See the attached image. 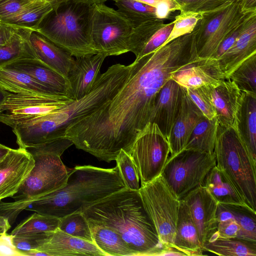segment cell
<instances>
[{"label":"cell","instance_id":"cell-1","mask_svg":"<svg viewBox=\"0 0 256 256\" xmlns=\"http://www.w3.org/2000/svg\"><path fill=\"white\" fill-rule=\"evenodd\" d=\"M131 64L128 79L113 98L70 124L64 136L77 148L108 162L121 150L129 154L149 122L159 92L184 62L175 50L163 46Z\"/></svg>","mask_w":256,"mask_h":256},{"label":"cell","instance_id":"cell-2","mask_svg":"<svg viewBox=\"0 0 256 256\" xmlns=\"http://www.w3.org/2000/svg\"><path fill=\"white\" fill-rule=\"evenodd\" d=\"M132 64H116L100 74L82 98L48 114L16 124L12 131L19 148H26L64 138L72 124L92 114L110 100L128 79Z\"/></svg>","mask_w":256,"mask_h":256},{"label":"cell","instance_id":"cell-3","mask_svg":"<svg viewBox=\"0 0 256 256\" xmlns=\"http://www.w3.org/2000/svg\"><path fill=\"white\" fill-rule=\"evenodd\" d=\"M82 213L88 222L117 232L135 256H158L163 247L138 190L125 188L88 206Z\"/></svg>","mask_w":256,"mask_h":256},{"label":"cell","instance_id":"cell-4","mask_svg":"<svg viewBox=\"0 0 256 256\" xmlns=\"http://www.w3.org/2000/svg\"><path fill=\"white\" fill-rule=\"evenodd\" d=\"M125 188L116 166H76L64 186L32 202L25 210L60 218L82 212L104 198Z\"/></svg>","mask_w":256,"mask_h":256},{"label":"cell","instance_id":"cell-5","mask_svg":"<svg viewBox=\"0 0 256 256\" xmlns=\"http://www.w3.org/2000/svg\"><path fill=\"white\" fill-rule=\"evenodd\" d=\"M72 144L70 140L61 138L26 148L34 160V166L11 197L14 202L0 200V216L11 224L32 202L64 186L69 171L60 156Z\"/></svg>","mask_w":256,"mask_h":256},{"label":"cell","instance_id":"cell-6","mask_svg":"<svg viewBox=\"0 0 256 256\" xmlns=\"http://www.w3.org/2000/svg\"><path fill=\"white\" fill-rule=\"evenodd\" d=\"M94 4L68 0L48 13L36 32L76 58L96 54L92 38Z\"/></svg>","mask_w":256,"mask_h":256},{"label":"cell","instance_id":"cell-7","mask_svg":"<svg viewBox=\"0 0 256 256\" xmlns=\"http://www.w3.org/2000/svg\"><path fill=\"white\" fill-rule=\"evenodd\" d=\"M214 155L217 168L244 203L256 212V162L236 128L218 124Z\"/></svg>","mask_w":256,"mask_h":256},{"label":"cell","instance_id":"cell-8","mask_svg":"<svg viewBox=\"0 0 256 256\" xmlns=\"http://www.w3.org/2000/svg\"><path fill=\"white\" fill-rule=\"evenodd\" d=\"M144 208L163 246H173L180 205L161 174L138 190Z\"/></svg>","mask_w":256,"mask_h":256},{"label":"cell","instance_id":"cell-9","mask_svg":"<svg viewBox=\"0 0 256 256\" xmlns=\"http://www.w3.org/2000/svg\"><path fill=\"white\" fill-rule=\"evenodd\" d=\"M215 166L214 153L184 149L168 157L161 175L180 200L188 192L202 185L206 175Z\"/></svg>","mask_w":256,"mask_h":256},{"label":"cell","instance_id":"cell-10","mask_svg":"<svg viewBox=\"0 0 256 256\" xmlns=\"http://www.w3.org/2000/svg\"><path fill=\"white\" fill-rule=\"evenodd\" d=\"M256 10H242V0L202 13L192 32L199 58H214L220 43L232 30Z\"/></svg>","mask_w":256,"mask_h":256},{"label":"cell","instance_id":"cell-11","mask_svg":"<svg viewBox=\"0 0 256 256\" xmlns=\"http://www.w3.org/2000/svg\"><path fill=\"white\" fill-rule=\"evenodd\" d=\"M132 24L117 10L104 4H94L92 38L97 52L108 56L129 52Z\"/></svg>","mask_w":256,"mask_h":256},{"label":"cell","instance_id":"cell-12","mask_svg":"<svg viewBox=\"0 0 256 256\" xmlns=\"http://www.w3.org/2000/svg\"><path fill=\"white\" fill-rule=\"evenodd\" d=\"M170 154L168 138L156 124L148 122L136 138L128 154L141 186L161 174Z\"/></svg>","mask_w":256,"mask_h":256},{"label":"cell","instance_id":"cell-13","mask_svg":"<svg viewBox=\"0 0 256 256\" xmlns=\"http://www.w3.org/2000/svg\"><path fill=\"white\" fill-rule=\"evenodd\" d=\"M73 100L62 95L10 92L0 108V122L12 128L18 124L51 113Z\"/></svg>","mask_w":256,"mask_h":256},{"label":"cell","instance_id":"cell-14","mask_svg":"<svg viewBox=\"0 0 256 256\" xmlns=\"http://www.w3.org/2000/svg\"><path fill=\"white\" fill-rule=\"evenodd\" d=\"M181 200L190 209L202 248L216 230L218 202L203 185L192 190Z\"/></svg>","mask_w":256,"mask_h":256},{"label":"cell","instance_id":"cell-15","mask_svg":"<svg viewBox=\"0 0 256 256\" xmlns=\"http://www.w3.org/2000/svg\"><path fill=\"white\" fill-rule=\"evenodd\" d=\"M34 164L32 156L26 148H10L0 160V200L18 192Z\"/></svg>","mask_w":256,"mask_h":256},{"label":"cell","instance_id":"cell-16","mask_svg":"<svg viewBox=\"0 0 256 256\" xmlns=\"http://www.w3.org/2000/svg\"><path fill=\"white\" fill-rule=\"evenodd\" d=\"M37 243L36 250L48 256H106L94 242L72 236L58 228L41 234Z\"/></svg>","mask_w":256,"mask_h":256},{"label":"cell","instance_id":"cell-17","mask_svg":"<svg viewBox=\"0 0 256 256\" xmlns=\"http://www.w3.org/2000/svg\"><path fill=\"white\" fill-rule=\"evenodd\" d=\"M171 78L185 88L216 86L226 79L214 58H198L175 72Z\"/></svg>","mask_w":256,"mask_h":256},{"label":"cell","instance_id":"cell-18","mask_svg":"<svg viewBox=\"0 0 256 256\" xmlns=\"http://www.w3.org/2000/svg\"><path fill=\"white\" fill-rule=\"evenodd\" d=\"M202 88L215 108L218 124L235 128L242 92L229 78L216 86H202Z\"/></svg>","mask_w":256,"mask_h":256},{"label":"cell","instance_id":"cell-19","mask_svg":"<svg viewBox=\"0 0 256 256\" xmlns=\"http://www.w3.org/2000/svg\"><path fill=\"white\" fill-rule=\"evenodd\" d=\"M184 88L172 78L159 92L149 122L156 124L168 138L180 112Z\"/></svg>","mask_w":256,"mask_h":256},{"label":"cell","instance_id":"cell-20","mask_svg":"<svg viewBox=\"0 0 256 256\" xmlns=\"http://www.w3.org/2000/svg\"><path fill=\"white\" fill-rule=\"evenodd\" d=\"M107 57L104 54L77 58L69 74L70 97L78 100L88 93L100 76V70Z\"/></svg>","mask_w":256,"mask_h":256},{"label":"cell","instance_id":"cell-21","mask_svg":"<svg viewBox=\"0 0 256 256\" xmlns=\"http://www.w3.org/2000/svg\"><path fill=\"white\" fill-rule=\"evenodd\" d=\"M203 116L184 88L181 107L168 138L171 155L185 148L194 128Z\"/></svg>","mask_w":256,"mask_h":256},{"label":"cell","instance_id":"cell-22","mask_svg":"<svg viewBox=\"0 0 256 256\" xmlns=\"http://www.w3.org/2000/svg\"><path fill=\"white\" fill-rule=\"evenodd\" d=\"M24 72L53 94L70 97L68 78L53 70L38 58L18 60L4 66Z\"/></svg>","mask_w":256,"mask_h":256},{"label":"cell","instance_id":"cell-23","mask_svg":"<svg viewBox=\"0 0 256 256\" xmlns=\"http://www.w3.org/2000/svg\"><path fill=\"white\" fill-rule=\"evenodd\" d=\"M29 41L40 60L68 78L75 64V59L70 53L36 31L30 33Z\"/></svg>","mask_w":256,"mask_h":256},{"label":"cell","instance_id":"cell-24","mask_svg":"<svg viewBox=\"0 0 256 256\" xmlns=\"http://www.w3.org/2000/svg\"><path fill=\"white\" fill-rule=\"evenodd\" d=\"M256 54V14L232 46L218 59L226 78L246 60Z\"/></svg>","mask_w":256,"mask_h":256},{"label":"cell","instance_id":"cell-25","mask_svg":"<svg viewBox=\"0 0 256 256\" xmlns=\"http://www.w3.org/2000/svg\"><path fill=\"white\" fill-rule=\"evenodd\" d=\"M174 246L186 256L203 255L204 250L197 228L188 206L182 200H180Z\"/></svg>","mask_w":256,"mask_h":256},{"label":"cell","instance_id":"cell-26","mask_svg":"<svg viewBox=\"0 0 256 256\" xmlns=\"http://www.w3.org/2000/svg\"><path fill=\"white\" fill-rule=\"evenodd\" d=\"M236 130L250 156L256 162V94L242 92Z\"/></svg>","mask_w":256,"mask_h":256},{"label":"cell","instance_id":"cell-27","mask_svg":"<svg viewBox=\"0 0 256 256\" xmlns=\"http://www.w3.org/2000/svg\"><path fill=\"white\" fill-rule=\"evenodd\" d=\"M0 86L14 94H55L29 74L6 66L0 68Z\"/></svg>","mask_w":256,"mask_h":256},{"label":"cell","instance_id":"cell-28","mask_svg":"<svg viewBox=\"0 0 256 256\" xmlns=\"http://www.w3.org/2000/svg\"><path fill=\"white\" fill-rule=\"evenodd\" d=\"M93 242L106 256H134V252L121 236L102 224L88 222Z\"/></svg>","mask_w":256,"mask_h":256},{"label":"cell","instance_id":"cell-29","mask_svg":"<svg viewBox=\"0 0 256 256\" xmlns=\"http://www.w3.org/2000/svg\"><path fill=\"white\" fill-rule=\"evenodd\" d=\"M202 185L219 204L247 206L216 166L208 172Z\"/></svg>","mask_w":256,"mask_h":256},{"label":"cell","instance_id":"cell-30","mask_svg":"<svg viewBox=\"0 0 256 256\" xmlns=\"http://www.w3.org/2000/svg\"><path fill=\"white\" fill-rule=\"evenodd\" d=\"M203 250L222 256H256V241L239 237L216 238L206 242Z\"/></svg>","mask_w":256,"mask_h":256},{"label":"cell","instance_id":"cell-31","mask_svg":"<svg viewBox=\"0 0 256 256\" xmlns=\"http://www.w3.org/2000/svg\"><path fill=\"white\" fill-rule=\"evenodd\" d=\"M32 31L20 28L11 41L0 48V68L20 59L38 58L29 41Z\"/></svg>","mask_w":256,"mask_h":256},{"label":"cell","instance_id":"cell-32","mask_svg":"<svg viewBox=\"0 0 256 256\" xmlns=\"http://www.w3.org/2000/svg\"><path fill=\"white\" fill-rule=\"evenodd\" d=\"M218 124L216 117L209 120L204 116H202L194 128L184 149L214 154Z\"/></svg>","mask_w":256,"mask_h":256},{"label":"cell","instance_id":"cell-33","mask_svg":"<svg viewBox=\"0 0 256 256\" xmlns=\"http://www.w3.org/2000/svg\"><path fill=\"white\" fill-rule=\"evenodd\" d=\"M52 9V5L46 1H36L17 14L0 20L36 31L42 19Z\"/></svg>","mask_w":256,"mask_h":256},{"label":"cell","instance_id":"cell-34","mask_svg":"<svg viewBox=\"0 0 256 256\" xmlns=\"http://www.w3.org/2000/svg\"><path fill=\"white\" fill-rule=\"evenodd\" d=\"M60 223L58 218L36 212L20 223L10 234L31 236L52 232L58 228Z\"/></svg>","mask_w":256,"mask_h":256},{"label":"cell","instance_id":"cell-35","mask_svg":"<svg viewBox=\"0 0 256 256\" xmlns=\"http://www.w3.org/2000/svg\"><path fill=\"white\" fill-rule=\"evenodd\" d=\"M220 204L232 213L239 225L238 237L256 241V212L246 205Z\"/></svg>","mask_w":256,"mask_h":256},{"label":"cell","instance_id":"cell-36","mask_svg":"<svg viewBox=\"0 0 256 256\" xmlns=\"http://www.w3.org/2000/svg\"><path fill=\"white\" fill-rule=\"evenodd\" d=\"M117 10L133 26L134 28L152 18L155 15L154 7L136 0H114Z\"/></svg>","mask_w":256,"mask_h":256},{"label":"cell","instance_id":"cell-37","mask_svg":"<svg viewBox=\"0 0 256 256\" xmlns=\"http://www.w3.org/2000/svg\"><path fill=\"white\" fill-rule=\"evenodd\" d=\"M228 78L242 92L256 94V54L243 62Z\"/></svg>","mask_w":256,"mask_h":256},{"label":"cell","instance_id":"cell-38","mask_svg":"<svg viewBox=\"0 0 256 256\" xmlns=\"http://www.w3.org/2000/svg\"><path fill=\"white\" fill-rule=\"evenodd\" d=\"M164 24L163 20L155 18L133 28L129 40V52L138 57L151 36Z\"/></svg>","mask_w":256,"mask_h":256},{"label":"cell","instance_id":"cell-39","mask_svg":"<svg viewBox=\"0 0 256 256\" xmlns=\"http://www.w3.org/2000/svg\"><path fill=\"white\" fill-rule=\"evenodd\" d=\"M60 219L58 228L76 238L94 242L88 221L82 212H76Z\"/></svg>","mask_w":256,"mask_h":256},{"label":"cell","instance_id":"cell-40","mask_svg":"<svg viewBox=\"0 0 256 256\" xmlns=\"http://www.w3.org/2000/svg\"><path fill=\"white\" fill-rule=\"evenodd\" d=\"M115 160L125 188L130 190H138L140 188V179L130 154L121 150Z\"/></svg>","mask_w":256,"mask_h":256},{"label":"cell","instance_id":"cell-41","mask_svg":"<svg viewBox=\"0 0 256 256\" xmlns=\"http://www.w3.org/2000/svg\"><path fill=\"white\" fill-rule=\"evenodd\" d=\"M202 17L201 12L180 11L173 21L174 26L169 37L162 46L178 37L191 34Z\"/></svg>","mask_w":256,"mask_h":256},{"label":"cell","instance_id":"cell-42","mask_svg":"<svg viewBox=\"0 0 256 256\" xmlns=\"http://www.w3.org/2000/svg\"><path fill=\"white\" fill-rule=\"evenodd\" d=\"M180 7V11L204 13L227 6L240 0H174Z\"/></svg>","mask_w":256,"mask_h":256},{"label":"cell","instance_id":"cell-43","mask_svg":"<svg viewBox=\"0 0 256 256\" xmlns=\"http://www.w3.org/2000/svg\"><path fill=\"white\" fill-rule=\"evenodd\" d=\"M192 100L198 107L204 116L209 120L216 117L215 108L208 96L202 87L186 88Z\"/></svg>","mask_w":256,"mask_h":256},{"label":"cell","instance_id":"cell-44","mask_svg":"<svg viewBox=\"0 0 256 256\" xmlns=\"http://www.w3.org/2000/svg\"><path fill=\"white\" fill-rule=\"evenodd\" d=\"M174 26L173 22L164 24L157 30L145 44L140 52L136 58H140L154 52L160 47L169 37Z\"/></svg>","mask_w":256,"mask_h":256},{"label":"cell","instance_id":"cell-45","mask_svg":"<svg viewBox=\"0 0 256 256\" xmlns=\"http://www.w3.org/2000/svg\"><path fill=\"white\" fill-rule=\"evenodd\" d=\"M255 14L256 12L252 14L226 36L218 46L214 58L219 59L232 46L245 30L250 18Z\"/></svg>","mask_w":256,"mask_h":256},{"label":"cell","instance_id":"cell-46","mask_svg":"<svg viewBox=\"0 0 256 256\" xmlns=\"http://www.w3.org/2000/svg\"><path fill=\"white\" fill-rule=\"evenodd\" d=\"M240 230V227L234 218L220 221L218 222L216 232L207 241L216 238H228L238 237Z\"/></svg>","mask_w":256,"mask_h":256},{"label":"cell","instance_id":"cell-47","mask_svg":"<svg viewBox=\"0 0 256 256\" xmlns=\"http://www.w3.org/2000/svg\"><path fill=\"white\" fill-rule=\"evenodd\" d=\"M34 0H4L0 2V20L12 16L32 2Z\"/></svg>","mask_w":256,"mask_h":256},{"label":"cell","instance_id":"cell-48","mask_svg":"<svg viewBox=\"0 0 256 256\" xmlns=\"http://www.w3.org/2000/svg\"><path fill=\"white\" fill-rule=\"evenodd\" d=\"M40 234L31 236H12V242L16 248L25 256V254L32 250H36L37 240Z\"/></svg>","mask_w":256,"mask_h":256},{"label":"cell","instance_id":"cell-49","mask_svg":"<svg viewBox=\"0 0 256 256\" xmlns=\"http://www.w3.org/2000/svg\"><path fill=\"white\" fill-rule=\"evenodd\" d=\"M12 237L7 232L0 234V256H22L14 246Z\"/></svg>","mask_w":256,"mask_h":256},{"label":"cell","instance_id":"cell-50","mask_svg":"<svg viewBox=\"0 0 256 256\" xmlns=\"http://www.w3.org/2000/svg\"><path fill=\"white\" fill-rule=\"evenodd\" d=\"M20 28L0 20V48L9 43Z\"/></svg>","mask_w":256,"mask_h":256},{"label":"cell","instance_id":"cell-51","mask_svg":"<svg viewBox=\"0 0 256 256\" xmlns=\"http://www.w3.org/2000/svg\"><path fill=\"white\" fill-rule=\"evenodd\" d=\"M242 10H256V0H242Z\"/></svg>","mask_w":256,"mask_h":256},{"label":"cell","instance_id":"cell-52","mask_svg":"<svg viewBox=\"0 0 256 256\" xmlns=\"http://www.w3.org/2000/svg\"><path fill=\"white\" fill-rule=\"evenodd\" d=\"M10 228V224L8 220L2 216H0V234L6 232Z\"/></svg>","mask_w":256,"mask_h":256},{"label":"cell","instance_id":"cell-53","mask_svg":"<svg viewBox=\"0 0 256 256\" xmlns=\"http://www.w3.org/2000/svg\"><path fill=\"white\" fill-rule=\"evenodd\" d=\"M138 2L146 4L153 7L156 6L160 2L166 0H136Z\"/></svg>","mask_w":256,"mask_h":256},{"label":"cell","instance_id":"cell-54","mask_svg":"<svg viewBox=\"0 0 256 256\" xmlns=\"http://www.w3.org/2000/svg\"><path fill=\"white\" fill-rule=\"evenodd\" d=\"M10 92L4 90L0 86V108L1 105L2 104L6 98L9 94ZM2 112V110L0 108V114Z\"/></svg>","mask_w":256,"mask_h":256},{"label":"cell","instance_id":"cell-55","mask_svg":"<svg viewBox=\"0 0 256 256\" xmlns=\"http://www.w3.org/2000/svg\"><path fill=\"white\" fill-rule=\"evenodd\" d=\"M78 2H81L88 4H104L107 0H73Z\"/></svg>","mask_w":256,"mask_h":256},{"label":"cell","instance_id":"cell-56","mask_svg":"<svg viewBox=\"0 0 256 256\" xmlns=\"http://www.w3.org/2000/svg\"><path fill=\"white\" fill-rule=\"evenodd\" d=\"M10 150L9 147L0 144V160L6 155Z\"/></svg>","mask_w":256,"mask_h":256},{"label":"cell","instance_id":"cell-57","mask_svg":"<svg viewBox=\"0 0 256 256\" xmlns=\"http://www.w3.org/2000/svg\"><path fill=\"white\" fill-rule=\"evenodd\" d=\"M68 0H46V2H48L52 5V8L63 2Z\"/></svg>","mask_w":256,"mask_h":256},{"label":"cell","instance_id":"cell-58","mask_svg":"<svg viewBox=\"0 0 256 256\" xmlns=\"http://www.w3.org/2000/svg\"><path fill=\"white\" fill-rule=\"evenodd\" d=\"M2 0H0V1H2ZM38 0V1H46V0Z\"/></svg>","mask_w":256,"mask_h":256}]
</instances>
